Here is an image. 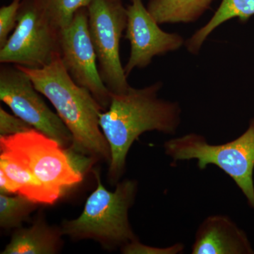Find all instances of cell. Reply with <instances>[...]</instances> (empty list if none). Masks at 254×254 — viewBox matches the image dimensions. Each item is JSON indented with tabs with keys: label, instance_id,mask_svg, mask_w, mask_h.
<instances>
[{
	"label": "cell",
	"instance_id": "cell-19",
	"mask_svg": "<svg viewBox=\"0 0 254 254\" xmlns=\"http://www.w3.org/2000/svg\"><path fill=\"white\" fill-rule=\"evenodd\" d=\"M33 127L16 115L0 108V136H9L33 129Z\"/></svg>",
	"mask_w": 254,
	"mask_h": 254
},
{
	"label": "cell",
	"instance_id": "cell-22",
	"mask_svg": "<svg viewBox=\"0 0 254 254\" xmlns=\"http://www.w3.org/2000/svg\"><path fill=\"white\" fill-rule=\"evenodd\" d=\"M129 1H130V0H129Z\"/></svg>",
	"mask_w": 254,
	"mask_h": 254
},
{
	"label": "cell",
	"instance_id": "cell-3",
	"mask_svg": "<svg viewBox=\"0 0 254 254\" xmlns=\"http://www.w3.org/2000/svg\"><path fill=\"white\" fill-rule=\"evenodd\" d=\"M97 187L87 198L84 208L77 218L64 220L60 228L63 235L74 240L96 241L107 250L122 248L138 240L128 220V211L135 201L138 183L126 180L117 184L110 191L94 170Z\"/></svg>",
	"mask_w": 254,
	"mask_h": 254
},
{
	"label": "cell",
	"instance_id": "cell-7",
	"mask_svg": "<svg viewBox=\"0 0 254 254\" xmlns=\"http://www.w3.org/2000/svg\"><path fill=\"white\" fill-rule=\"evenodd\" d=\"M87 9L100 76L111 94H123L131 86L120 55V40L127 28V6L123 0H91Z\"/></svg>",
	"mask_w": 254,
	"mask_h": 254
},
{
	"label": "cell",
	"instance_id": "cell-10",
	"mask_svg": "<svg viewBox=\"0 0 254 254\" xmlns=\"http://www.w3.org/2000/svg\"><path fill=\"white\" fill-rule=\"evenodd\" d=\"M130 1L131 4L127 6L125 38L131 44V53L124 67L127 77L135 68L148 66L155 56L175 51L185 43L178 33L163 31L142 0Z\"/></svg>",
	"mask_w": 254,
	"mask_h": 254
},
{
	"label": "cell",
	"instance_id": "cell-5",
	"mask_svg": "<svg viewBox=\"0 0 254 254\" xmlns=\"http://www.w3.org/2000/svg\"><path fill=\"white\" fill-rule=\"evenodd\" d=\"M164 150L174 164L195 160L200 170L218 167L235 182L254 210V118L243 134L227 143L211 144L204 136L190 133L165 142Z\"/></svg>",
	"mask_w": 254,
	"mask_h": 254
},
{
	"label": "cell",
	"instance_id": "cell-14",
	"mask_svg": "<svg viewBox=\"0 0 254 254\" xmlns=\"http://www.w3.org/2000/svg\"><path fill=\"white\" fill-rule=\"evenodd\" d=\"M254 15V0H222L208 22L185 42V46L190 54L197 55L210 33L222 23L235 18L246 22Z\"/></svg>",
	"mask_w": 254,
	"mask_h": 254
},
{
	"label": "cell",
	"instance_id": "cell-12",
	"mask_svg": "<svg viewBox=\"0 0 254 254\" xmlns=\"http://www.w3.org/2000/svg\"><path fill=\"white\" fill-rule=\"evenodd\" d=\"M61 228L47 223L40 214L31 227L16 229L1 254H55L63 246Z\"/></svg>",
	"mask_w": 254,
	"mask_h": 254
},
{
	"label": "cell",
	"instance_id": "cell-2",
	"mask_svg": "<svg viewBox=\"0 0 254 254\" xmlns=\"http://www.w3.org/2000/svg\"><path fill=\"white\" fill-rule=\"evenodd\" d=\"M31 78L35 88L46 96L73 136L70 149L92 159L110 162V148L100 126L104 111L86 88L71 78L58 54L46 66H18Z\"/></svg>",
	"mask_w": 254,
	"mask_h": 254
},
{
	"label": "cell",
	"instance_id": "cell-18",
	"mask_svg": "<svg viewBox=\"0 0 254 254\" xmlns=\"http://www.w3.org/2000/svg\"><path fill=\"white\" fill-rule=\"evenodd\" d=\"M21 1L12 0L9 4L0 8V48L5 46L10 33L16 27Z\"/></svg>",
	"mask_w": 254,
	"mask_h": 254
},
{
	"label": "cell",
	"instance_id": "cell-9",
	"mask_svg": "<svg viewBox=\"0 0 254 254\" xmlns=\"http://www.w3.org/2000/svg\"><path fill=\"white\" fill-rule=\"evenodd\" d=\"M59 46L62 61L71 78L91 92L104 111L108 110L111 93L103 83L97 66L87 8L78 10L69 26L60 32Z\"/></svg>",
	"mask_w": 254,
	"mask_h": 254
},
{
	"label": "cell",
	"instance_id": "cell-16",
	"mask_svg": "<svg viewBox=\"0 0 254 254\" xmlns=\"http://www.w3.org/2000/svg\"><path fill=\"white\" fill-rule=\"evenodd\" d=\"M39 203L24 195L0 194V227L4 230L19 228L27 221Z\"/></svg>",
	"mask_w": 254,
	"mask_h": 254
},
{
	"label": "cell",
	"instance_id": "cell-8",
	"mask_svg": "<svg viewBox=\"0 0 254 254\" xmlns=\"http://www.w3.org/2000/svg\"><path fill=\"white\" fill-rule=\"evenodd\" d=\"M31 78L17 65L1 64L0 67V100L18 118L31 125L64 148L73 144L71 132L58 114L53 113L42 99Z\"/></svg>",
	"mask_w": 254,
	"mask_h": 254
},
{
	"label": "cell",
	"instance_id": "cell-13",
	"mask_svg": "<svg viewBox=\"0 0 254 254\" xmlns=\"http://www.w3.org/2000/svg\"><path fill=\"white\" fill-rule=\"evenodd\" d=\"M215 0H148L147 9L159 24L198 21Z\"/></svg>",
	"mask_w": 254,
	"mask_h": 254
},
{
	"label": "cell",
	"instance_id": "cell-6",
	"mask_svg": "<svg viewBox=\"0 0 254 254\" xmlns=\"http://www.w3.org/2000/svg\"><path fill=\"white\" fill-rule=\"evenodd\" d=\"M59 36L38 0H21L16 27L0 48V63L44 67L60 54Z\"/></svg>",
	"mask_w": 254,
	"mask_h": 254
},
{
	"label": "cell",
	"instance_id": "cell-20",
	"mask_svg": "<svg viewBox=\"0 0 254 254\" xmlns=\"http://www.w3.org/2000/svg\"><path fill=\"white\" fill-rule=\"evenodd\" d=\"M185 250V246L182 244L169 247L168 248H157L144 245L136 240L124 246L121 248V252L125 254H180Z\"/></svg>",
	"mask_w": 254,
	"mask_h": 254
},
{
	"label": "cell",
	"instance_id": "cell-1",
	"mask_svg": "<svg viewBox=\"0 0 254 254\" xmlns=\"http://www.w3.org/2000/svg\"><path fill=\"white\" fill-rule=\"evenodd\" d=\"M162 88L161 81L142 88L130 86L123 94H111L109 108L100 114V128L110 148L108 178L112 185L123 176L127 155L138 137L152 131L173 135L178 129L181 108L176 102L159 98Z\"/></svg>",
	"mask_w": 254,
	"mask_h": 254
},
{
	"label": "cell",
	"instance_id": "cell-17",
	"mask_svg": "<svg viewBox=\"0 0 254 254\" xmlns=\"http://www.w3.org/2000/svg\"><path fill=\"white\" fill-rule=\"evenodd\" d=\"M47 16L60 32L69 26L75 14L87 8L91 0H38Z\"/></svg>",
	"mask_w": 254,
	"mask_h": 254
},
{
	"label": "cell",
	"instance_id": "cell-21",
	"mask_svg": "<svg viewBox=\"0 0 254 254\" xmlns=\"http://www.w3.org/2000/svg\"><path fill=\"white\" fill-rule=\"evenodd\" d=\"M0 192L2 194L6 195L17 193L14 184L1 169H0Z\"/></svg>",
	"mask_w": 254,
	"mask_h": 254
},
{
	"label": "cell",
	"instance_id": "cell-4",
	"mask_svg": "<svg viewBox=\"0 0 254 254\" xmlns=\"http://www.w3.org/2000/svg\"><path fill=\"white\" fill-rule=\"evenodd\" d=\"M0 153L23 165L56 201L81 183L92 159L64 148L35 128L9 136H0Z\"/></svg>",
	"mask_w": 254,
	"mask_h": 254
},
{
	"label": "cell",
	"instance_id": "cell-15",
	"mask_svg": "<svg viewBox=\"0 0 254 254\" xmlns=\"http://www.w3.org/2000/svg\"><path fill=\"white\" fill-rule=\"evenodd\" d=\"M0 169L14 184L18 194L24 195L39 204L53 205L55 198L23 165L4 153H0Z\"/></svg>",
	"mask_w": 254,
	"mask_h": 254
},
{
	"label": "cell",
	"instance_id": "cell-11",
	"mask_svg": "<svg viewBox=\"0 0 254 254\" xmlns=\"http://www.w3.org/2000/svg\"><path fill=\"white\" fill-rule=\"evenodd\" d=\"M192 254H252L254 251L244 230L230 217L214 215L200 224Z\"/></svg>",
	"mask_w": 254,
	"mask_h": 254
}]
</instances>
